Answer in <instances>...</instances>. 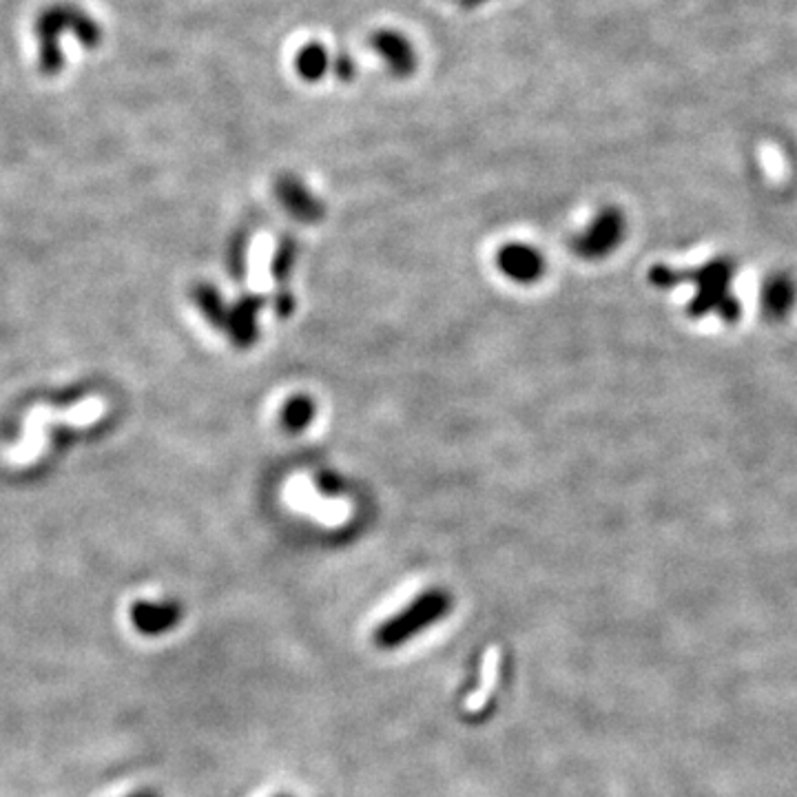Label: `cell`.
I'll return each instance as SVG.
<instances>
[{
  "label": "cell",
  "instance_id": "obj_1",
  "mask_svg": "<svg viewBox=\"0 0 797 797\" xmlns=\"http://www.w3.org/2000/svg\"><path fill=\"white\" fill-rule=\"evenodd\" d=\"M450 609H452V596L448 592H443V589H430V592L414 598L406 609H401L397 616H392L377 629L375 634L377 645L384 649L399 647L412 636H417L419 631L432 627L439 618L448 614Z\"/></svg>",
  "mask_w": 797,
  "mask_h": 797
},
{
  "label": "cell",
  "instance_id": "obj_2",
  "mask_svg": "<svg viewBox=\"0 0 797 797\" xmlns=\"http://www.w3.org/2000/svg\"><path fill=\"white\" fill-rule=\"evenodd\" d=\"M623 231H625L623 213L609 206V209L598 213V217L592 222V226H589L587 233H583L574 242L576 253L581 257H587V260H598V257H605L614 251V248L620 244V240H623Z\"/></svg>",
  "mask_w": 797,
  "mask_h": 797
},
{
  "label": "cell",
  "instance_id": "obj_3",
  "mask_svg": "<svg viewBox=\"0 0 797 797\" xmlns=\"http://www.w3.org/2000/svg\"><path fill=\"white\" fill-rule=\"evenodd\" d=\"M370 47L377 51V56L386 62L392 76L408 78L414 74L419 65L417 51L410 40L395 29H379L370 36Z\"/></svg>",
  "mask_w": 797,
  "mask_h": 797
},
{
  "label": "cell",
  "instance_id": "obj_4",
  "mask_svg": "<svg viewBox=\"0 0 797 797\" xmlns=\"http://www.w3.org/2000/svg\"><path fill=\"white\" fill-rule=\"evenodd\" d=\"M496 264H499L501 273H505L514 282L530 284L536 282L545 271L543 255L532 246L525 244H507L503 246L499 255H496Z\"/></svg>",
  "mask_w": 797,
  "mask_h": 797
},
{
  "label": "cell",
  "instance_id": "obj_5",
  "mask_svg": "<svg viewBox=\"0 0 797 797\" xmlns=\"http://www.w3.org/2000/svg\"><path fill=\"white\" fill-rule=\"evenodd\" d=\"M277 195L286 209L291 211V215L297 217V220H302V222L322 220L324 204L315 200L306 186L299 180H295L293 175H286V178L277 182Z\"/></svg>",
  "mask_w": 797,
  "mask_h": 797
},
{
  "label": "cell",
  "instance_id": "obj_6",
  "mask_svg": "<svg viewBox=\"0 0 797 797\" xmlns=\"http://www.w3.org/2000/svg\"><path fill=\"white\" fill-rule=\"evenodd\" d=\"M133 625L138 631L147 636L164 634L180 620V609L175 605H151V603H138L131 612Z\"/></svg>",
  "mask_w": 797,
  "mask_h": 797
},
{
  "label": "cell",
  "instance_id": "obj_7",
  "mask_svg": "<svg viewBox=\"0 0 797 797\" xmlns=\"http://www.w3.org/2000/svg\"><path fill=\"white\" fill-rule=\"evenodd\" d=\"M328 67H330V56L324 45L308 43L297 51L295 69L299 78H304L306 82L322 80L328 74Z\"/></svg>",
  "mask_w": 797,
  "mask_h": 797
},
{
  "label": "cell",
  "instance_id": "obj_8",
  "mask_svg": "<svg viewBox=\"0 0 797 797\" xmlns=\"http://www.w3.org/2000/svg\"><path fill=\"white\" fill-rule=\"evenodd\" d=\"M260 306H262L260 299H251V302H242L235 308L233 319H231V330H233V337L244 346L251 344V341L255 339V313Z\"/></svg>",
  "mask_w": 797,
  "mask_h": 797
},
{
  "label": "cell",
  "instance_id": "obj_9",
  "mask_svg": "<svg viewBox=\"0 0 797 797\" xmlns=\"http://www.w3.org/2000/svg\"><path fill=\"white\" fill-rule=\"evenodd\" d=\"M313 417H315V403L308 397H297V399L286 403L282 421L291 432H299L308 426Z\"/></svg>",
  "mask_w": 797,
  "mask_h": 797
},
{
  "label": "cell",
  "instance_id": "obj_10",
  "mask_svg": "<svg viewBox=\"0 0 797 797\" xmlns=\"http://www.w3.org/2000/svg\"><path fill=\"white\" fill-rule=\"evenodd\" d=\"M293 257H295V244L291 240H286L279 248V253L275 257V275L279 279H286V275L291 273V266H293Z\"/></svg>",
  "mask_w": 797,
  "mask_h": 797
},
{
  "label": "cell",
  "instance_id": "obj_11",
  "mask_svg": "<svg viewBox=\"0 0 797 797\" xmlns=\"http://www.w3.org/2000/svg\"><path fill=\"white\" fill-rule=\"evenodd\" d=\"M335 74H337V78L346 80V82L353 80L357 74V62L348 54H339L335 60Z\"/></svg>",
  "mask_w": 797,
  "mask_h": 797
},
{
  "label": "cell",
  "instance_id": "obj_12",
  "mask_svg": "<svg viewBox=\"0 0 797 797\" xmlns=\"http://www.w3.org/2000/svg\"><path fill=\"white\" fill-rule=\"evenodd\" d=\"M317 485L324 494H337V492H341V488H344V483H341L339 476L330 474V472H324L322 476H319Z\"/></svg>",
  "mask_w": 797,
  "mask_h": 797
},
{
  "label": "cell",
  "instance_id": "obj_13",
  "mask_svg": "<svg viewBox=\"0 0 797 797\" xmlns=\"http://www.w3.org/2000/svg\"><path fill=\"white\" fill-rule=\"evenodd\" d=\"M488 3H492V0H459V5L463 9H479V7L488 5Z\"/></svg>",
  "mask_w": 797,
  "mask_h": 797
},
{
  "label": "cell",
  "instance_id": "obj_14",
  "mask_svg": "<svg viewBox=\"0 0 797 797\" xmlns=\"http://www.w3.org/2000/svg\"><path fill=\"white\" fill-rule=\"evenodd\" d=\"M133 797H158V795H153V793H140V795H133Z\"/></svg>",
  "mask_w": 797,
  "mask_h": 797
},
{
  "label": "cell",
  "instance_id": "obj_15",
  "mask_svg": "<svg viewBox=\"0 0 797 797\" xmlns=\"http://www.w3.org/2000/svg\"><path fill=\"white\" fill-rule=\"evenodd\" d=\"M279 797H282V795H279ZM286 797H288V795H286Z\"/></svg>",
  "mask_w": 797,
  "mask_h": 797
}]
</instances>
